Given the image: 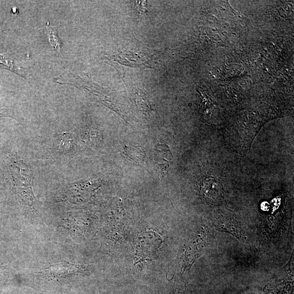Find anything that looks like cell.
Listing matches in <instances>:
<instances>
[{"instance_id":"obj_1","label":"cell","mask_w":294,"mask_h":294,"mask_svg":"<svg viewBox=\"0 0 294 294\" xmlns=\"http://www.w3.org/2000/svg\"><path fill=\"white\" fill-rule=\"evenodd\" d=\"M13 178L17 191L24 203L37 211L38 206L32 188V172L24 162L19 161L14 165Z\"/></svg>"},{"instance_id":"obj_2","label":"cell","mask_w":294,"mask_h":294,"mask_svg":"<svg viewBox=\"0 0 294 294\" xmlns=\"http://www.w3.org/2000/svg\"><path fill=\"white\" fill-rule=\"evenodd\" d=\"M173 156L170 147L165 144H158L155 151V166L161 178L169 172L172 163Z\"/></svg>"},{"instance_id":"obj_3","label":"cell","mask_w":294,"mask_h":294,"mask_svg":"<svg viewBox=\"0 0 294 294\" xmlns=\"http://www.w3.org/2000/svg\"><path fill=\"white\" fill-rule=\"evenodd\" d=\"M214 226L221 231L231 234L242 242L247 240L242 225L236 219L219 217L216 219Z\"/></svg>"},{"instance_id":"obj_4","label":"cell","mask_w":294,"mask_h":294,"mask_svg":"<svg viewBox=\"0 0 294 294\" xmlns=\"http://www.w3.org/2000/svg\"><path fill=\"white\" fill-rule=\"evenodd\" d=\"M201 190L204 197L209 202H216L222 198L223 191L221 184L218 180L208 177L203 180Z\"/></svg>"},{"instance_id":"obj_5","label":"cell","mask_w":294,"mask_h":294,"mask_svg":"<svg viewBox=\"0 0 294 294\" xmlns=\"http://www.w3.org/2000/svg\"><path fill=\"white\" fill-rule=\"evenodd\" d=\"M0 67L16 73L17 74L26 79L24 71L16 65L15 60L11 56L0 55Z\"/></svg>"},{"instance_id":"obj_6","label":"cell","mask_w":294,"mask_h":294,"mask_svg":"<svg viewBox=\"0 0 294 294\" xmlns=\"http://www.w3.org/2000/svg\"><path fill=\"white\" fill-rule=\"evenodd\" d=\"M126 155L132 160L136 163H141L144 159L145 155L141 148L135 146H129L125 147Z\"/></svg>"},{"instance_id":"obj_7","label":"cell","mask_w":294,"mask_h":294,"mask_svg":"<svg viewBox=\"0 0 294 294\" xmlns=\"http://www.w3.org/2000/svg\"><path fill=\"white\" fill-rule=\"evenodd\" d=\"M48 35L49 41L51 46L56 52L60 53V48L61 46V41L60 37L58 35V33L55 28L50 27L49 28Z\"/></svg>"},{"instance_id":"obj_8","label":"cell","mask_w":294,"mask_h":294,"mask_svg":"<svg viewBox=\"0 0 294 294\" xmlns=\"http://www.w3.org/2000/svg\"><path fill=\"white\" fill-rule=\"evenodd\" d=\"M139 93H137V100L138 106L141 107L142 110L145 111H151L152 109L151 102L150 101L148 96L146 93L139 89Z\"/></svg>"},{"instance_id":"obj_9","label":"cell","mask_w":294,"mask_h":294,"mask_svg":"<svg viewBox=\"0 0 294 294\" xmlns=\"http://www.w3.org/2000/svg\"><path fill=\"white\" fill-rule=\"evenodd\" d=\"M70 139L69 138V134H64L61 142L60 149L63 151L68 150L69 147H70L69 146H70Z\"/></svg>"},{"instance_id":"obj_10","label":"cell","mask_w":294,"mask_h":294,"mask_svg":"<svg viewBox=\"0 0 294 294\" xmlns=\"http://www.w3.org/2000/svg\"><path fill=\"white\" fill-rule=\"evenodd\" d=\"M7 110L0 109V117H7V115L6 114Z\"/></svg>"}]
</instances>
